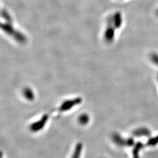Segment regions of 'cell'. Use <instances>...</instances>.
I'll return each mask as SVG.
<instances>
[{
  "label": "cell",
  "instance_id": "4",
  "mask_svg": "<svg viewBox=\"0 0 158 158\" xmlns=\"http://www.w3.org/2000/svg\"><path fill=\"white\" fill-rule=\"evenodd\" d=\"M135 135L142 136V135H148L149 134V132L148 130H145V129H141V130H138L135 132L134 133Z\"/></svg>",
  "mask_w": 158,
  "mask_h": 158
},
{
  "label": "cell",
  "instance_id": "1",
  "mask_svg": "<svg viewBox=\"0 0 158 158\" xmlns=\"http://www.w3.org/2000/svg\"><path fill=\"white\" fill-rule=\"evenodd\" d=\"M83 150V145L81 143H78L74 148L73 152L71 158H80Z\"/></svg>",
  "mask_w": 158,
  "mask_h": 158
},
{
  "label": "cell",
  "instance_id": "3",
  "mask_svg": "<svg viewBox=\"0 0 158 158\" xmlns=\"http://www.w3.org/2000/svg\"><path fill=\"white\" fill-rule=\"evenodd\" d=\"M143 147V144L140 142H138L136 144L135 147L134 148L132 152L134 158H139V151L141 150Z\"/></svg>",
  "mask_w": 158,
  "mask_h": 158
},
{
  "label": "cell",
  "instance_id": "5",
  "mask_svg": "<svg viewBox=\"0 0 158 158\" xmlns=\"http://www.w3.org/2000/svg\"><path fill=\"white\" fill-rule=\"evenodd\" d=\"M158 143V135L155 136V138H151L148 142L147 144L149 146H155L156 145H157Z\"/></svg>",
  "mask_w": 158,
  "mask_h": 158
},
{
  "label": "cell",
  "instance_id": "2",
  "mask_svg": "<svg viewBox=\"0 0 158 158\" xmlns=\"http://www.w3.org/2000/svg\"><path fill=\"white\" fill-rule=\"evenodd\" d=\"M113 140H114V142L116 143V145H117L119 147L127 146V140H125L118 135L114 136Z\"/></svg>",
  "mask_w": 158,
  "mask_h": 158
}]
</instances>
